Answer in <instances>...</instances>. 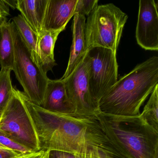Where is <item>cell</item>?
<instances>
[{
  "label": "cell",
  "instance_id": "obj_27",
  "mask_svg": "<svg viewBox=\"0 0 158 158\" xmlns=\"http://www.w3.org/2000/svg\"></svg>",
  "mask_w": 158,
  "mask_h": 158
},
{
  "label": "cell",
  "instance_id": "obj_14",
  "mask_svg": "<svg viewBox=\"0 0 158 158\" xmlns=\"http://www.w3.org/2000/svg\"><path fill=\"white\" fill-rule=\"evenodd\" d=\"M61 31H44L38 35L37 51L39 63L46 73L57 65L54 58L55 43Z\"/></svg>",
  "mask_w": 158,
  "mask_h": 158
},
{
  "label": "cell",
  "instance_id": "obj_1",
  "mask_svg": "<svg viewBox=\"0 0 158 158\" xmlns=\"http://www.w3.org/2000/svg\"><path fill=\"white\" fill-rule=\"evenodd\" d=\"M26 103L35 126L40 150L59 151L74 155L99 152L105 158H128L108 136L96 113L51 111Z\"/></svg>",
  "mask_w": 158,
  "mask_h": 158
},
{
  "label": "cell",
  "instance_id": "obj_4",
  "mask_svg": "<svg viewBox=\"0 0 158 158\" xmlns=\"http://www.w3.org/2000/svg\"><path fill=\"white\" fill-rule=\"evenodd\" d=\"M128 16L112 3L98 5L88 17L85 36L88 50L102 47L117 53Z\"/></svg>",
  "mask_w": 158,
  "mask_h": 158
},
{
  "label": "cell",
  "instance_id": "obj_10",
  "mask_svg": "<svg viewBox=\"0 0 158 158\" xmlns=\"http://www.w3.org/2000/svg\"><path fill=\"white\" fill-rule=\"evenodd\" d=\"M77 0H48L43 20L42 30L61 31L65 29L74 15Z\"/></svg>",
  "mask_w": 158,
  "mask_h": 158
},
{
  "label": "cell",
  "instance_id": "obj_5",
  "mask_svg": "<svg viewBox=\"0 0 158 158\" xmlns=\"http://www.w3.org/2000/svg\"><path fill=\"white\" fill-rule=\"evenodd\" d=\"M0 135L32 151L40 150L35 126L26 103L23 92L14 89L13 93L0 116Z\"/></svg>",
  "mask_w": 158,
  "mask_h": 158
},
{
  "label": "cell",
  "instance_id": "obj_7",
  "mask_svg": "<svg viewBox=\"0 0 158 158\" xmlns=\"http://www.w3.org/2000/svg\"><path fill=\"white\" fill-rule=\"evenodd\" d=\"M88 54L90 58L89 89L98 108L99 101L118 80L116 54L111 50L102 47L91 48Z\"/></svg>",
  "mask_w": 158,
  "mask_h": 158
},
{
  "label": "cell",
  "instance_id": "obj_18",
  "mask_svg": "<svg viewBox=\"0 0 158 158\" xmlns=\"http://www.w3.org/2000/svg\"><path fill=\"white\" fill-rule=\"evenodd\" d=\"M140 114L150 125L158 130V85L151 94Z\"/></svg>",
  "mask_w": 158,
  "mask_h": 158
},
{
  "label": "cell",
  "instance_id": "obj_20",
  "mask_svg": "<svg viewBox=\"0 0 158 158\" xmlns=\"http://www.w3.org/2000/svg\"><path fill=\"white\" fill-rule=\"evenodd\" d=\"M0 145L4 148L22 153H29L34 152L2 135H0Z\"/></svg>",
  "mask_w": 158,
  "mask_h": 158
},
{
  "label": "cell",
  "instance_id": "obj_9",
  "mask_svg": "<svg viewBox=\"0 0 158 158\" xmlns=\"http://www.w3.org/2000/svg\"><path fill=\"white\" fill-rule=\"evenodd\" d=\"M158 3L154 0H140L136 39L146 50H158Z\"/></svg>",
  "mask_w": 158,
  "mask_h": 158
},
{
  "label": "cell",
  "instance_id": "obj_23",
  "mask_svg": "<svg viewBox=\"0 0 158 158\" xmlns=\"http://www.w3.org/2000/svg\"><path fill=\"white\" fill-rule=\"evenodd\" d=\"M49 158H77L76 155L59 151H50Z\"/></svg>",
  "mask_w": 158,
  "mask_h": 158
},
{
  "label": "cell",
  "instance_id": "obj_22",
  "mask_svg": "<svg viewBox=\"0 0 158 158\" xmlns=\"http://www.w3.org/2000/svg\"><path fill=\"white\" fill-rule=\"evenodd\" d=\"M10 15V7L4 0H0V27L8 23L7 19Z\"/></svg>",
  "mask_w": 158,
  "mask_h": 158
},
{
  "label": "cell",
  "instance_id": "obj_21",
  "mask_svg": "<svg viewBox=\"0 0 158 158\" xmlns=\"http://www.w3.org/2000/svg\"><path fill=\"white\" fill-rule=\"evenodd\" d=\"M22 153L11 150L0 148V158H27L32 152Z\"/></svg>",
  "mask_w": 158,
  "mask_h": 158
},
{
  "label": "cell",
  "instance_id": "obj_16",
  "mask_svg": "<svg viewBox=\"0 0 158 158\" xmlns=\"http://www.w3.org/2000/svg\"><path fill=\"white\" fill-rule=\"evenodd\" d=\"M13 22L21 39L30 51L32 58L40 64L37 51L38 35L32 30L21 15L14 17Z\"/></svg>",
  "mask_w": 158,
  "mask_h": 158
},
{
  "label": "cell",
  "instance_id": "obj_25",
  "mask_svg": "<svg viewBox=\"0 0 158 158\" xmlns=\"http://www.w3.org/2000/svg\"><path fill=\"white\" fill-rule=\"evenodd\" d=\"M5 3L9 7H11L13 9H17V2L18 0H12V1H6L4 0Z\"/></svg>",
  "mask_w": 158,
  "mask_h": 158
},
{
  "label": "cell",
  "instance_id": "obj_17",
  "mask_svg": "<svg viewBox=\"0 0 158 158\" xmlns=\"http://www.w3.org/2000/svg\"><path fill=\"white\" fill-rule=\"evenodd\" d=\"M11 71L10 68H1L0 71V116L13 93Z\"/></svg>",
  "mask_w": 158,
  "mask_h": 158
},
{
  "label": "cell",
  "instance_id": "obj_11",
  "mask_svg": "<svg viewBox=\"0 0 158 158\" xmlns=\"http://www.w3.org/2000/svg\"><path fill=\"white\" fill-rule=\"evenodd\" d=\"M86 17L78 14L74 15L73 23V42L68 65L61 79L69 76L84 59L88 52L85 36Z\"/></svg>",
  "mask_w": 158,
  "mask_h": 158
},
{
  "label": "cell",
  "instance_id": "obj_12",
  "mask_svg": "<svg viewBox=\"0 0 158 158\" xmlns=\"http://www.w3.org/2000/svg\"><path fill=\"white\" fill-rule=\"evenodd\" d=\"M41 107L51 111L73 112L62 80L49 79Z\"/></svg>",
  "mask_w": 158,
  "mask_h": 158
},
{
  "label": "cell",
  "instance_id": "obj_8",
  "mask_svg": "<svg viewBox=\"0 0 158 158\" xmlns=\"http://www.w3.org/2000/svg\"><path fill=\"white\" fill-rule=\"evenodd\" d=\"M90 58L87 52L82 61L63 81L74 112L92 115L98 111L89 89L88 70Z\"/></svg>",
  "mask_w": 158,
  "mask_h": 158
},
{
  "label": "cell",
  "instance_id": "obj_15",
  "mask_svg": "<svg viewBox=\"0 0 158 158\" xmlns=\"http://www.w3.org/2000/svg\"><path fill=\"white\" fill-rule=\"evenodd\" d=\"M13 22L0 27V66L12 71L14 63Z\"/></svg>",
  "mask_w": 158,
  "mask_h": 158
},
{
  "label": "cell",
  "instance_id": "obj_19",
  "mask_svg": "<svg viewBox=\"0 0 158 158\" xmlns=\"http://www.w3.org/2000/svg\"><path fill=\"white\" fill-rule=\"evenodd\" d=\"M98 0H77L74 10V15L89 16L98 6Z\"/></svg>",
  "mask_w": 158,
  "mask_h": 158
},
{
  "label": "cell",
  "instance_id": "obj_6",
  "mask_svg": "<svg viewBox=\"0 0 158 158\" xmlns=\"http://www.w3.org/2000/svg\"><path fill=\"white\" fill-rule=\"evenodd\" d=\"M14 63L12 71L23 89L27 99L38 106L43 105L44 95L49 78L21 39L14 23Z\"/></svg>",
  "mask_w": 158,
  "mask_h": 158
},
{
  "label": "cell",
  "instance_id": "obj_3",
  "mask_svg": "<svg viewBox=\"0 0 158 158\" xmlns=\"http://www.w3.org/2000/svg\"><path fill=\"white\" fill-rule=\"evenodd\" d=\"M106 135L128 158H158V130L141 114L122 116L96 113Z\"/></svg>",
  "mask_w": 158,
  "mask_h": 158
},
{
  "label": "cell",
  "instance_id": "obj_13",
  "mask_svg": "<svg viewBox=\"0 0 158 158\" xmlns=\"http://www.w3.org/2000/svg\"><path fill=\"white\" fill-rule=\"evenodd\" d=\"M48 1L18 0L17 2V10L32 30L38 35L42 31Z\"/></svg>",
  "mask_w": 158,
  "mask_h": 158
},
{
  "label": "cell",
  "instance_id": "obj_24",
  "mask_svg": "<svg viewBox=\"0 0 158 158\" xmlns=\"http://www.w3.org/2000/svg\"><path fill=\"white\" fill-rule=\"evenodd\" d=\"M49 151L41 149L32 152L27 158H49Z\"/></svg>",
  "mask_w": 158,
  "mask_h": 158
},
{
  "label": "cell",
  "instance_id": "obj_2",
  "mask_svg": "<svg viewBox=\"0 0 158 158\" xmlns=\"http://www.w3.org/2000/svg\"><path fill=\"white\" fill-rule=\"evenodd\" d=\"M158 83V57L154 56L117 80L99 101L98 111L122 116L139 115Z\"/></svg>",
  "mask_w": 158,
  "mask_h": 158
},
{
  "label": "cell",
  "instance_id": "obj_26",
  "mask_svg": "<svg viewBox=\"0 0 158 158\" xmlns=\"http://www.w3.org/2000/svg\"><path fill=\"white\" fill-rule=\"evenodd\" d=\"M94 158H105L99 152H94Z\"/></svg>",
  "mask_w": 158,
  "mask_h": 158
}]
</instances>
